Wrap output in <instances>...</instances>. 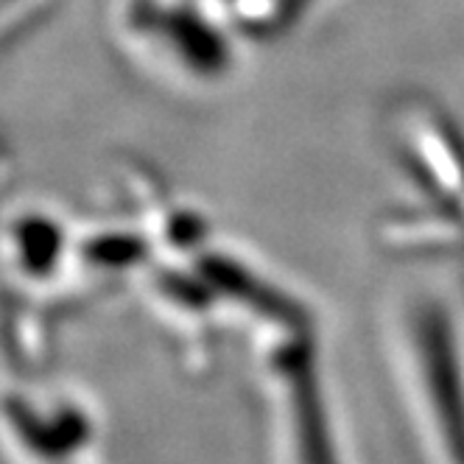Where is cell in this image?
<instances>
[{
  "mask_svg": "<svg viewBox=\"0 0 464 464\" xmlns=\"http://www.w3.org/2000/svg\"><path fill=\"white\" fill-rule=\"evenodd\" d=\"M285 383H288V403L294 422V445L300 464H339L334 440H330V425L324 414V403L316 386V375L305 361L285 363Z\"/></svg>",
  "mask_w": 464,
  "mask_h": 464,
  "instance_id": "6da1fadb",
  "label": "cell"
},
{
  "mask_svg": "<svg viewBox=\"0 0 464 464\" xmlns=\"http://www.w3.org/2000/svg\"><path fill=\"white\" fill-rule=\"evenodd\" d=\"M428 383H430V406L440 440L450 464H464V389L453 353L445 342L430 344L428 358Z\"/></svg>",
  "mask_w": 464,
  "mask_h": 464,
  "instance_id": "7a4b0ae2",
  "label": "cell"
}]
</instances>
